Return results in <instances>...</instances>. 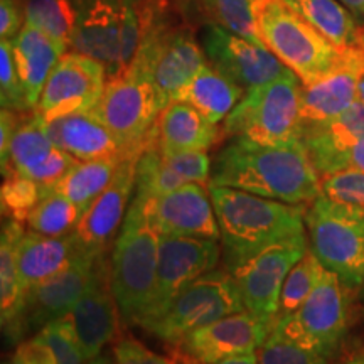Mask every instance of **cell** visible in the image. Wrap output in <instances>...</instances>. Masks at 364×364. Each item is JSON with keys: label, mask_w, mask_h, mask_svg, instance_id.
Masks as SVG:
<instances>
[{"label": "cell", "mask_w": 364, "mask_h": 364, "mask_svg": "<svg viewBox=\"0 0 364 364\" xmlns=\"http://www.w3.org/2000/svg\"><path fill=\"white\" fill-rule=\"evenodd\" d=\"M14 356L19 359L21 364H59L56 353L39 332L34 338L21 341Z\"/></svg>", "instance_id": "obj_43"}, {"label": "cell", "mask_w": 364, "mask_h": 364, "mask_svg": "<svg viewBox=\"0 0 364 364\" xmlns=\"http://www.w3.org/2000/svg\"><path fill=\"white\" fill-rule=\"evenodd\" d=\"M51 193L53 188L41 184L38 181L27 179L24 176H4L2 189H0L2 215L6 220L24 225L31 213L34 211V208Z\"/></svg>", "instance_id": "obj_34"}, {"label": "cell", "mask_w": 364, "mask_h": 364, "mask_svg": "<svg viewBox=\"0 0 364 364\" xmlns=\"http://www.w3.org/2000/svg\"><path fill=\"white\" fill-rule=\"evenodd\" d=\"M349 287L334 272H322L316 289L290 316L273 329L295 343L332 358L349 329Z\"/></svg>", "instance_id": "obj_10"}, {"label": "cell", "mask_w": 364, "mask_h": 364, "mask_svg": "<svg viewBox=\"0 0 364 364\" xmlns=\"http://www.w3.org/2000/svg\"><path fill=\"white\" fill-rule=\"evenodd\" d=\"M4 364H21V361H19V359H17L16 356H12L11 359H9L7 363H4Z\"/></svg>", "instance_id": "obj_52"}, {"label": "cell", "mask_w": 364, "mask_h": 364, "mask_svg": "<svg viewBox=\"0 0 364 364\" xmlns=\"http://www.w3.org/2000/svg\"><path fill=\"white\" fill-rule=\"evenodd\" d=\"M273 327L252 312L241 311L194 331L176 346L181 364H215L257 353Z\"/></svg>", "instance_id": "obj_14"}, {"label": "cell", "mask_w": 364, "mask_h": 364, "mask_svg": "<svg viewBox=\"0 0 364 364\" xmlns=\"http://www.w3.org/2000/svg\"><path fill=\"white\" fill-rule=\"evenodd\" d=\"M314 29L341 49L363 39V27L356 26L351 11L339 0H284Z\"/></svg>", "instance_id": "obj_28"}, {"label": "cell", "mask_w": 364, "mask_h": 364, "mask_svg": "<svg viewBox=\"0 0 364 364\" xmlns=\"http://www.w3.org/2000/svg\"><path fill=\"white\" fill-rule=\"evenodd\" d=\"M245 90L208 63L176 102H186L213 124L226 120L243 98Z\"/></svg>", "instance_id": "obj_26"}, {"label": "cell", "mask_w": 364, "mask_h": 364, "mask_svg": "<svg viewBox=\"0 0 364 364\" xmlns=\"http://www.w3.org/2000/svg\"><path fill=\"white\" fill-rule=\"evenodd\" d=\"M196 9L213 24L225 27L255 44L265 46L255 24L252 0H196Z\"/></svg>", "instance_id": "obj_33"}, {"label": "cell", "mask_w": 364, "mask_h": 364, "mask_svg": "<svg viewBox=\"0 0 364 364\" xmlns=\"http://www.w3.org/2000/svg\"><path fill=\"white\" fill-rule=\"evenodd\" d=\"M22 115L24 113L7 110V108H2V112H0V162H2V166H6L7 162L9 145H11L14 132L21 124Z\"/></svg>", "instance_id": "obj_45"}, {"label": "cell", "mask_w": 364, "mask_h": 364, "mask_svg": "<svg viewBox=\"0 0 364 364\" xmlns=\"http://www.w3.org/2000/svg\"><path fill=\"white\" fill-rule=\"evenodd\" d=\"M122 161L124 159L76 161L75 166L54 184L53 191L65 196L85 213V209L110 184Z\"/></svg>", "instance_id": "obj_29"}, {"label": "cell", "mask_w": 364, "mask_h": 364, "mask_svg": "<svg viewBox=\"0 0 364 364\" xmlns=\"http://www.w3.org/2000/svg\"><path fill=\"white\" fill-rule=\"evenodd\" d=\"M364 139V107L359 100L341 115L302 127V144L312 164Z\"/></svg>", "instance_id": "obj_27"}, {"label": "cell", "mask_w": 364, "mask_h": 364, "mask_svg": "<svg viewBox=\"0 0 364 364\" xmlns=\"http://www.w3.org/2000/svg\"><path fill=\"white\" fill-rule=\"evenodd\" d=\"M113 364H181L164 358L134 338H122L113 348Z\"/></svg>", "instance_id": "obj_42"}, {"label": "cell", "mask_w": 364, "mask_h": 364, "mask_svg": "<svg viewBox=\"0 0 364 364\" xmlns=\"http://www.w3.org/2000/svg\"><path fill=\"white\" fill-rule=\"evenodd\" d=\"M157 145L162 154L206 152L220 140L218 124L186 102H172L161 112L156 124Z\"/></svg>", "instance_id": "obj_23"}, {"label": "cell", "mask_w": 364, "mask_h": 364, "mask_svg": "<svg viewBox=\"0 0 364 364\" xmlns=\"http://www.w3.org/2000/svg\"><path fill=\"white\" fill-rule=\"evenodd\" d=\"M358 100H359V103H361L363 107H364V75H363L361 81H359V88H358Z\"/></svg>", "instance_id": "obj_50"}, {"label": "cell", "mask_w": 364, "mask_h": 364, "mask_svg": "<svg viewBox=\"0 0 364 364\" xmlns=\"http://www.w3.org/2000/svg\"><path fill=\"white\" fill-rule=\"evenodd\" d=\"M164 162L182 177L184 182H198V184H211V159L206 152L194 150V152L162 154Z\"/></svg>", "instance_id": "obj_40"}, {"label": "cell", "mask_w": 364, "mask_h": 364, "mask_svg": "<svg viewBox=\"0 0 364 364\" xmlns=\"http://www.w3.org/2000/svg\"><path fill=\"white\" fill-rule=\"evenodd\" d=\"M142 38L139 0H76L70 49L102 63L108 80L129 70Z\"/></svg>", "instance_id": "obj_5"}, {"label": "cell", "mask_w": 364, "mask_h": 364, "mask_svg": "<svg viewBox=\"0 0 364 364\" xmlns=\"http://www.w3.org/2000/svg\"><path fill=\"white\" fill-rule=\"evenodd\" d=\"M221 257L220 240L161 235L156 292L147 317L140 327L161 317L172 300L196 279L216 270Z\"/></svg>", "instance_id": "obj_12"}, {"label": "cell", "mask_w": 364, "mask_h": 364, "mask_svg": "<svg viewBox=\"0 0 364 364\" xmlns=\"http://www.w3.org/2000/svg\"><path fill=\"white\" fill-rule=\"evenodd\" d=\"M260 364H329L324 354L285 338L284 334L272 329L262 348L257 351Z\"/></svg>", "instance_id": "obj_36"}, {"label": "cell", "mask_w": 364, "mask_h": 364, "mask_svg": "<svg viewBox=\"0 0 364 364\" xmlns=\"http://www.w3.org/2000/svg\"><path fill=\"white\" fill-rule=\"evenodd\" d=\"M203 49L209 65L245 91L279 78L289 70L265 46L255 44L213 22L204 27Z\"/></svg>", "instance_id": "obj_15"}, {"label": "cell", "mask_w": 364, "mask_h": 364, "mask_svg": "<svg viewBox=\"0 0 364 364\" xmlns=\"http://www.w3.org/2000/svg\"><path fill=\"white\" fill-rule=\"evenodd\" d=\"M139 157L140 156H129L118 164L110 184L81 215L75 235L78 236L80 243L86 250L105 253V250L124 225L135 194Z\"/></svg>", "instance_id": "obj_19"}, {"label": "cell", "mask_w": 364, "mask_h": 364, "mask_svg": "<svg viewBox=\"0 0 364 364\" xmlns=\"http://www.w3.org/2000/svg\"><path fill=\"white\" fill-rule=\"evenodd\" d=\"M332 364H364V346H359V348L353 349V351L341 356L338 361Z\"/></svg>", "instance_id": "obj_46"}, {"label": "cell", "mask_w": 364, "mask_h": 364, "mask_svg": "<svg viewBox=\"0 0 364 364\" xmlns=\"http://www.w3.org/2000/svg\"><path fill=\"white\" fill-rule=\"evenodd\" d=\"M26 24L49 36L68 51L76 21V0H21Z\"/></svg>", "instance_id": "obj_30"}, {"label": "cell", "mask_w": 364, "mask_h": 364, "mask_svg": "<svg viewBox=\"0 0 364 364\" xmlns=\"http://www.w3.org/2000/svg\"><path fill=\"white\" fill-rule=\"evenodd\" d=\"M76 161L78 159L54 145L44 129L43 118L36 112H27L14 132L7 162L2 166V176H24L54 188Z\"/></svg>", "instance_id": "obj_17"}, {"label": "cell", "mask_w": 364, "mask_h": 364, "mask_svg": "<svg viewBox=\"0 0 364 364\" xmlns=\"http://www.w3.org/2000/svg\"><path fill=\"white\" fill-rule=\"evenodd\" d=\"M140 203L145 204L150 220L161 235L221 238L209 186L186 182L169 194Z\"/></svg>", "instance_id": "obj_18"}, {"label": "cell", "mask_w": 364, "mask_h": 364, "mask_svg": "<svg viewBox=\"0 0 364 364\" xmlns=\"http://www.w3.org/2000/svg\"><path fill=\"white\" fill-rule=\"evenodd\" d=\"M12 48L26 102L34 112L48 78L66 51L49 36L29 24H24L21 33L12 39Z\"/></svg>", "instance_id": "obj_25"}, {"label": "cell", "mask_w": 364, "mask_h": 364, "mask_svg": "<svg viewBox=\"0 0 364 364\" xmlns=\"http://www.w3.org/2000/svg\"><path fill=\"white\" fill-rule=\"evenodd\" d=\"M311 250L349 289L364 285V208L318 196L306 209Z\"/></svg>", "instance_id": "obj_7"}, {"label": "cell", "mask_w": 364, "mask_h": 364, "mask_svg": "<svg viewBox=\"0 0 364 364\" xmlns=\"http://www.w3.org/2000/svg\"><path fill=\"white\" fill-rule=\"evenodd\" d=\"M85 250L75 233L46 236L27 231L22 235L17 248V260L26 294L41 282L51 279L70 267Z\"/></svg>", "instance_id": "obj_22"}, {"label": "cell", "mask_w": 364, "mask_h": 364, "mask_svg": "<svg viewBox=\"0 0 364 364\" xmlns=\"http://www.w3.org/2000/svg\"><path fill=\"white\" fill-rule=\"evenodd\" d=\"M339 2H343L353 14L364 17V0H339Z\"/></svg>", "instance_id": "obj_48"}, {"label": "cell", "mask_w": 364, "mask_h": 364, "mask_svg": "<svg viewBox=\"0 0 364 364\" xmlns=\"http://www.w3.org/2000/svg\"><path fill=\"white\" fill-rule=\"evenodd\" d=\"M105 253L85 250L83 253L51 279L27 290L22 311V331H41L49 322L66 316L86 292L100 257Z\"/></svg>", "instance_id": "obj_16"}, {"label": "cell", "mask_w": 364, "mask_h": 364, "mask_svg": "<svg viewBox=\"0 0 364 364\" xmlns=\"http://www.w3.org/2000/svg\"><path fill=\"white\" fill-rule=\"evenodd\" d=\"M324 270L326 267L316 257V253L309 248L306 255L295 263L292 270L287 275L284 289H282L279 318L294 314L306 302L309 295L312 294V290L316 289L317 282Z\"/></svg>", "instance_id": "obj_35"}, {"label": "cell", "mask_w": 364, "mask_h": 364, "mask_svg": "<svg viewBox=\"0 0 364 364\" xmlns=\"http://www.w3.org/2000/svg\"><path fill=\"white\" fill-rule=\"evenodd\" d=\"M179 4L181 9H188V7H196V0H176Z\"/></svg>", "instance_id": "obj_51"}, {"label": "cell", "mask_w": 364, "mask_h": 364, "mask_svg": "<svg viewBox=\"0 0 364 364\" xmlns=\"http://www.w3.org/2000/svg\"><path fill=\"white\" fill-rule=\"evenodd\" d=\"M252 9L262 43L304 85L324 78L344 61L346 49L329 43L284 0H252Z\"/></svg>", "instance_id": "obj_4"}, {"label": "cell", "mask_w": 364, "mask_h": 364, "mask_svg": "<svg viewBox=\"0 0 364 364\" xmlns=\"http://www.w3.org/2000/svg\"><path fill=\"white\" fill-rule=\"evenodd\" d=\"M302 81L292 70L279 78L245 91L225 120V135L262 145L302 142L300 118Z\"/></svg>", "instance_id": "obj_6"}, {"label": "cell", "mask_w": 364, "mask_h": 364, "mask_svg": "<svg viewBox=\"0 0 364 364\" xmlns=\"http://www.w3.org/2000/svg\"><path fill=\"white\" fill-rule=\"evenodd\" d=\"M83 211L63 194H48L27 218V228L46 236H66L75 233Z\"/></svg>", "instance_id": "obj_32"}, {"label": "cell", "mask_w": 364, "mask_h": 364, "mask_svg": "<svg viewBox=\"0 0 364 364\" xmlns=\"http://www.w3.org/2000/svg\"><path fill=\"white\" fill-rule=\"evenodd\" d=\"M161 233L145 204L132 199L110 263V282L122 321L142 326L156 292Z\"/></svg>", "instance_id": "obj_3"}, {"label": "cell", "mask_w": 364, "mask_h": 364, "mask_svg": "<svg viewBox=\"0 0 364 364\" xmlns=\"http://www.w3.org/2000/svg\"><path fill=\"white\" fill-rule=\"evenodd\" d=\"M85 364H113V359L108 358L107 354H98L97 358L90 359V361H86Z\"/></svg>", "instance_id": "obj_49"}, {"label": "cell", "mask_w": 364, "mask_h": 364, "mask_svg": "<svg viewBox=\"0 0 364 364\" xmlns=\"http://www.w3.org/2000/svg\"><path fill=\"white\" fill-rule=\"evenodd\" d=\"M209 194L230 272L272 245L306 235V206L216 184H209Z\"/></svg>", "instance_id": "obj_2"}, {"label": "cell", "mask_w": 364, "mask_h": 364, "mask_svg": "<svg viewBox=\"0 0 364 364\" xmlns=\"http://www.w3.org/2000/svg\"><path fill=\"white\" fill-rule=\"evenodd\" d=\"M44 129L54 145L78 161L125 159L130 154L118 144L98 112L86 110L44 122Z\"/></svg>", "instance_id": "obj_21"}, {"label": "cell", "mask_w": 364, "mask_h": 364, "mask_svg": "<svg viewBox=\"0 0 364 364\" xmlns=\"http://www.w3.org/2000/svg\"><path fill=\"white\" fill-rule=\"evenodd\" d=\"M322 196L364 208V172L343 171L322 177Z\"/></svg>", "instance_id": "obj_39"}, {"label": "cell", "mask_w": 364, "mask_h": 364, "mask_svg": "<svg viewBox=\"0 0 364 364\" xmlns=\"http://www.w3.org/2000/svg\"><path fill=\"white\" fill-rule=\"evenodd\" d=\"M241 311L247 307L233 273L216 268L186 287L167 311L144 329L164 343L177 346L194 331Z\"/></svg>", "instance_id": "obj_9"}, {"label": "cell", "mask_w": 364, "mask_h": 364, "mask_svg": "<svg viewBox=\"0 0 364 364\" xmlns=\"http://www.w3.org/2000/svg\"><path fill=\"white\" fill-rule=\"evenodd\" d=\"M43 338L48 341L53 351L56 353L59 364H85L86 358L81 349L78 332H76L75 322L71 314L49 322L43 329L38 331Z\"/></svg>", "instance_id": "obj_37"}, {"label": "cell", "mask_w": 364, "mask_h": 364, "mask_svg": "<svg viewBox=\"0 0 364 364\" xmlns=\"http://www.w3.org/2000/svg\"><path fill=\"white\" fill-rule=\"evenodd\" d=\"M211 184L300 206L322 194V177L302 142L262 145L233 139L213 162Z\"/></svg>", "instance_id": "obj_1"}, {"label": "cell", "mask_w": 364, "mask_h": 364, "mask_svg": "<svg viewBox=\"0 0 364 364\" xmlns=\"http://www.w3.org/2000/svg\"><path fill=\"white\" fill-rule=\"evenodd\" d=\"M108 75L102 63L80 53H66L59 59L41 95L36 113L43 122L97 108Z\"/></svg>", "instance_id": "obj_13"}, {"label": "cell", "mask_w": 364, "mask_h": 364, "mask_svg": "<svg viewBox=\"0 0 364 364\" xmlns=\"http://www.w3.org/2000/svg\"><path fill=\"white\" fill-rule=\"evenodd\" d=\"M314 167H316L321 177L343 171L364 172V139L348 145L339 152L331 154V156L314 162Z\"/></svg>", "instance_id": "obj_41"}, {"label": "cell", "mask_w": 364, "mask_h": 364, "mask_svg": "<svg viewBox=\"0 0 364 364\" xmlns=\"http://www.w3.org/2000/svg\"><path fill=\"white\" fill-rule=\"evenodd\" d=\"M24 233L22 223L4 220L2 236H0V312H2L4 334L11 344H19L24 336L22 311H24L26 289L17 260V248Z\"/></svg>", "instance_id": "obj_24"}, {"label": "cell", "mask_w": 364, "mask_h": 364, "mask_svg": "<svg viewBox=\"0 0 364 364\" xmlns=\"http://www.w3.org/2000/svg\"><path fill=\"white\" fill-rule=\"evenodd\" d=\"M0 103L7 110L33 112L26 102V93L14 59L12 41L9 39H2L0 43Z\"/></svg>", "instance_id": "obj_38"}, {"label": "cell", "mask_w": 364, "mask_h": 364, "mask_svg": "<svg viewBox=\"0 0 364 364\" xmlns=\"http://www.w3.org/2000/svg\"><path fill=\"white\" fill-rule=\"evenodd\" d=\"M215 364H260V361H258V354L252 353V354H243V356L223 359V361L215 363Z\"/></svg>", "instance_id": "obj_47"}, {"label": "cell", "mask_w": 364, "mask_h": 364, "mask_svg": "<svg viewBox=\"0 0 364 364\" xmlns=\"http://www.w3.org/2000/svg\"><path fill=\"white\" fill-rule=\"evenodd\" d=\"M307 250L306 235L297 236L272 245L231 270L248 312L275 327L287 275Z\"/></svg>", "instance_id": "obj_11"}, {"label": "cell", "mask_w": 364, "mask_h": 364, "mask_svg": "<svg viewBox=\"0 0 364 364\" xmlns=\"http://www.w3.org/2000/svg\"><path fill=\"white\" fill-rule=\"evenodd\" d=\"M70 314L86 361L97 358L117 336L122 318L112 290L110 265L105 260V255L100 257L88 289Z\"/></svg>", "instance_id": "obj_20"}, {"label": "cell", "mask_w": 364, "mask_h": 364, "mask_svg": "<svg viewBox=\"0 0 364 364\" xmlns=\"http://www.w3.org/2000/svg\"><path fill=\"white\" fill-rule=\"evenodd\" d=\"M26 24L21 0H0V38L12 41Z\"/></svg>", "instance_id": "obj_44"}, {"label": "cell", "mask_w": 364, "mask_h": 364, "mask_svg": "<svg viewBox=\"0 0 364 364\" xmlns=\"http://www.w3.org/2000/svg\"><path fill=\"white\" fill-rule=\"evenodd\" d=\"M186 184L184 179L176 174L174 171L164 162L162 152L159 150L157 136L150 142L139 161H136V184L134 198L139 201L161 198Z\"/></svg>", "instance_id": "obj_31"}, {"label": "cell", "mask_w": 364, "mask_h": 364, "mask_svg": "<svg viewBox=\"0 0 364 364\" xmlns=\"http://www.w3.org/2000/svg\"><path fill=\"white\" fill-rule=\"evenodd\" d=\"M95 110L125 152L140 156L156 140L164 103L149 71L132 63L129 70L107 81Z\"/></svg>", "instance_id": "obj_8"}]
</instances>
